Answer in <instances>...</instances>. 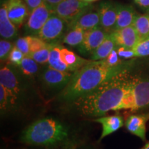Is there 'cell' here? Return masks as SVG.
Listing matches in <instances>:
<instances>
[{"label": "cell", "instance_id": "obj_1", "mask_svg": "<svg viewBox=\"0 0 149 149\" xmlns=\"http://www.w3.org/2000/svg\"><path fill=\"white\" fill-rule=\"evenodd\" d=\"M133 76L124 70L110 78L88 94L69 104L73 111L85 117H102L109 111H118L132 88Z\"/></svg>", "mask_w": 149, "mask_h": 149}, {"label": "cell", "instance_id": "obj_2", "mask_svg": "<svg viewBox=\"0 0 149 149\" xmlns=\"http://www.w3.org/2000/svg\"><path fill=\"white\" fill-rule=\"evenodd\" d=\"M20 141L48 149H72L78 144L77 135L72 128L54 117L35 121L24 130Z\"/></svg>", "mask_w": 149, "mask_h": 149}, {"label": "cell", "instance_id": "obj_3", "mask_svg": "<svg viewBox=\"0 0 149 149\" xmlns=\"http://www.w3.org/2000/svg\"><path fill=\"white\" fill-rule=\"evenodd\" d=\"M128 65L111 66L104 60L93 61L74 72L69 83L59 93V101L70 104L88 94L113 76L128 70Z\"/></svg>", "mask_w": 149, "mask_h": 149}, {"label": "cell", "instance_id": "obj_4", "mask_svg": "<svg viewBox=\"0 0 149 149\" xmlns=\"http://www.w3.org/2000/svg\"><path fill=\"white\" fill-rule=\"evenodd\" d=\"M149 108V78L133 77V85L119 107L135 111Z\"/></svg>", "mask_w": 149, "mask_h": 149}, {"label": "cell", "instance_id": "obj_5", "mask_svg": "<svg viewBox=\"0 0 149 149\" xmlns=\"http://www.w3.org/2000/svg\"><path fill=\"white\" fill-rule=\"evenodd\" d=\"M68 31V24L55 13L52 14L37 36L48 44H55L61 37H64L65 32Z\"/></svg>", "mask_w": 149, "mask_h": 149}, {"label": "cell", "instance_id": "obj_6", "mask_svg": "<svg viewBox=\"0 0 149 149\" xmlns=\"http://www.w3.org/2000/svg\"><path fill=\"white\" fill-rule=\"evenodd\" d=\"M92 8L93 6L91 3L82 0H63L55 7L53 12L69 24Z\"/></svg>", "mask_w": 149, "mask_h": 149}, {"label": "cell", "instance_id": "obj_7", "mask_svg": "<svg viewBox=\"0 0 149 149\" xmlns=\"http://www.w3.org/2000/svg\"><path fill=\"white\" fill-rule=\"evenodd\" d=\"M73 72H63L48 66L40 74L43 85L50 91H62L69 83ZM60 91V92H61Z\"/></svg>", "mask_w": 149, "mask_h": 149}, {"label": "cell", "instance_id": "obj_8", "mask_svg": "<svg viewBox=\"0 0 149 149\" xmlns=\"http://www.w3.org/2000/svg\"><path fill=\"white\" fill-rule=\"evenodd\" d=\"M0 84L3 85L22 100H25L26 88L19 77L17 72L12 66H1L0 70Z\"/></svg>", "mask_w": 149, "mask_h": 149}, {"label": "cell", "instance_id": "obj_9", "mask_svg": "<svg viewBox=\"0 0 149 149\" xmlns=\"http://www.w3.org/2000/svg\"><path fill=\"white\" fill-rule=\"evenodd\" d=\"M109 35V33L100 26L86 31L83 42L78 46V51L84 55H92L94 51L101 45Z\"/></svg>", "mask_w": 149, "mask_h": 149}, {"label": "cell", "instance_id": "obj_10", "mask_svg": "<svg viewBox=\"0 0 149 149\" xmlns=\"http://www.w3.org/2000/svg\"><path fill=\"white\" fill-rule=\"evenodd\" d=\"M54 12L46 4L43 3L32 11L29 16L25 29L28 33L37 36L47 20Z\"/></svg>", "mask_w": 149, "mask_h": 149}, {"label": "cell", "instance_id": "obj_11", "mask_svg": "<svg viewBox=\"0 0 149 149\" xmlns=\"http://www.w3.org/2000/svg\"><path fill=\"white\" fill-rule=\"evenodd\" d=\"M22 102L23 100L0 84V113L1 117L16 113L22 109Z\"/></svg>", "mask_w": 149, "mask_h": 149}, {"label": "cell", "instance_id": "obj_12", "mask_svg": "<svg viewBox=\"0 0 149 149\" xmlns=\"http://www.w3.org/2000/svg\"><path fill=\"white\" fill-rule=\"evenodd\" d=\"M118 4L112 1H104L100 3L97 8L100 17V26L109 34L115 29Z\"/></svg>", "mask_w": 149, "mask_h": 149}, {"label": "cell", "instance_id": "obj_13", "mask_svg": "<svg viewBox=\"0 0 149 149\" xmlns=\"http://www.w3.org/2000/svg\"><path fill=\"white\" fill-rule=\"evenodd\" d=\"M110 34L117 46L133 49L139 42L138 34L133 25L124 29L115 30Z\"/></svg>", "mask_w": 149, "mask_h": 149}, {"label": "cell", "instance_id": "obj_14", "mask_svg": "<svg viewBox=\"0 0 149 149\" xmlns=\"http://www.w3.org/2000/svg\"><path fill=\"white\" fill-rule=\"evenodd\" d=\"M6 4L9 19L17 27L20 28L30 15L27 6L23 0H7Z\"/></svg>", "mask_w": 149, "mask_h": 149}, {"label": "cell", "instance_id": "obj_15", "mask_svg": "<svg viewBox=\"0 0 149 149\" xmlns=\"http://www.w3.org/2000/svg\"><path fill=\"white\" fill-rule=\"evenodd\" d=\"M149 120V113L132 115L126 119L125 126L130 133L146 140V123Z\"/></svg>", "mask_w": 149, "mask_h": 149}, {"label": "cell", "instance_id": "obj_16", "mask_svg": "<svg viewBox=\"0 0 149 149\" xmlns=\"http://www.w3.org/2000/svg\"><path fill=\"white\" fill-rule=\"evenodd\" d=\"M100 26V17L98 10H93V8L86 12L73 22L68 24V30L79 28L88 31Z\"/></svg>", "mask_w": 149, "mask_h": 149}, {"label": "cell", "instance_id": "obj_17", "mask_svg": "<svg viewBox=\"0 0 149 149\" xmlns=\"http://www.w3.org/2000/svg\"><path fill=\"white\" fill-rule=\"evenodd\" d=\"M95 122L100 124L102 126L100 140L116 132L124 126V120L119 113L109 116L100 117L95 119Z\"/></svg>", "mask_w": 149, "mask_h": 149}, {"label": "cell", "instance_id": "obj_18", "mask_svg": "<svg viewBox=\"0 0 149 149\" xmlns=\"http://www.w3.org/2000/svg\"><path fill=\"white\" fill-rule=\"evenodd\" d=\"M137 16L138 14L136 13L133 6L118 4L117 21L114 31L133 26Z\"/></svg>", "mask_w": 149, "mask_h": 149}, {"label": "cell", "instance_id": "obj_19", "mask_svg": "<svg viewBox=\"0 0 149 149\" xmlns=\"http://www.w3.org/2000/svg\"><path fill=\"white\" fill-rule=\"evenodd\" d=\"M17 28L8 17L6 2L2 3L0 8V35L1 39L12 40L15 38L17 35Z\"/></svg>", "mask_w": 149, "mask_h": 149}, {"label": "cell", "instance_id": "obj_20", "mask_svg": "<svg viewBox=\"0 0 149 149\" xmlns=\"http://www.w3.org/2000/svg\"><path fill=\"white\" fill-rule=\"evenodd\" d=\"M60 52L61 59L68 66L71 72L77 71L91 61L80 57L74 52L69 51L68 48L63 47L62 46H61Z\"/></svg>", "mask_w": 149, "mask_h": 149}, {"label": "cell", "instance_id": "obj_21", "mask_svg": "<svg viewBox=\"0 0 149 149\" xmlns=\"http://www.w3.org/2000/svg\"><path fill=\"white\" fill-rule=\"evenodd\" d=\"M117 45L111 35H108L106 40L102 43L101 45L97 48L91 56V60L99 61L104 60L110 55Z\"/></svg>", "mask_w": 149, "mask_h": 149}, {"label": "cell", "instance_id": "obj_22", "mask_svg": "<svg viewBox=\"0 0 149 149\" xmlns=\"http://www.w3.org/2000/svg\"><path fill=\"white\" fill-rule=\"evenodd\" d=\"M61 45L55 44L51 48L48 59V66L53 69L60 70L63 72H70L68 66L65 64L61 57Z\"/></svg>", "mask_w": 149, "mask_h": 149}, {"label": "cell", "instance_id": "obj_23", "mask_svg": "<svg viewBox=\"0 0 149 149\" xmlns=\"http://www.w3.org/2000/svg\"><path fill=\"white\" fill-rule=\"evenodd\" d=\"M133 26L138 34L139 42L149 38V14L138 15Z\"/></svg>", "mask_w": 149, "mask_h": 149}, {"label": "cell", "instance_id": "obj_24", "mask_svg": "<svg viewBox=\"0 0 149 149\" xmlns=\"http://www.w3.org/2000/svg\"><path fill=\"white\" fill-rule=\"evenodd\" d=\"M38 63L29 56H25L21 64L19 66L20 71L24 76L28 77H33L40 71V66Z\"/></svg>", "mask_w": 149, "mask_h": 149}, {"label": "cell", "instance_id": "obj_25", "mask_svg": "<svg viewBox=\"0 0 149 149\" xmlns=\"http://www.w3.org/2000/svg\"><path fill=\"white\" fill-rule=\"evenodd\" d=\"M84 30L75 28L70 30L63 39V42L70 46H78L81 44L84 38Z\"/></svg>", "mask_w": 149, "mask_h": 149}, {"label": "cell", "instance_id": "obj_26", "mask_svg": "<svg viewBox=\"0 0 149 149\" xmlns=\"http://www.w3.org/2000/svg\"><path fill=\"white\" fill-rule=\"evenodd\" d=\"M55 44H49L48 45L40 51L31 53L29 55L31 58L34 59L36 62L40 64H44L48 62L49 59L50 53H51V48Z\"/></svg>", "mask_w": 149, "mask_h": 149}, {"label": "cell", "instance_id": "obj_27", "mask_svg": "<svg viewBox=\"0 0 149 149\" xmlns=\"http://www.w3.org/2000/svg\"><path fill=\"white\" fill-rule=\"evenodd\" d=\"M135 57H146L149 55V38L141 40L133 48Z\"/></svg>", "mask_w": 149, "mask_h": 149}, {"label": "cell", "instance_id": "obj_28", "mask_svg": "<svg viewBox=\"0 0 149 149\" xmlns=\"http://www.w3.org/2000/svg\"><path fill=\"white\" fill-rule=\"evenodd\" d=\"M15 46L20 50L26 56H29L31 53L30 46H31V35L20 37L16 41Z\"/></svg>", "mask_w": 149, "mask_h": 149}, {"label": "cell", "instance_id": "obj_29", "mask_svg": "<svg viewBox=\"0 0 149 149\" xmlns=\"http://www.w3.org/2000/svg\"><path fill=\"white\" fill-rule=\"evenodd\" d=\"M13 45L10 42L4 39H1L0 41V59L1 61H5L8 59L11 51H12Z\"/></svg>", "mask_w": 149, "mask_h": 149}, {"label": "cell", "instance_id": "obj_30", "mask_svg": "<svg viewBox=\"0 0 149 149\" xmlns=\"http://www.w3.org/2000/svg\"><path fill=\"white\" fill-rule=\"evenodd\" d=\"M25 55L22 53V52L19 50L14 45L12 51H11L10 55L8 57L9 62L11 64L14 65V66H19L21 64L22 60L25 57Z\"/></svg>", "mask_w": 149, "mask_h": 149}, {"label": "cell", "instance_id": "obj_31", "mask_svg": "<svg viewBox=\"0 0 149 149\" xmlns=\"http://www.w3.org/2000/svg\"><path fill=\"white\" fill-rule=\"evenodd\" d=\"M48 44L47 42L44 41L40 37L36 35H31V46H30V51L31 53L42 50L46 47ZM30 53V54H31Z\"/></svg>", "mask_w": 149, "mask_h": 149}, {"label": "cell", "instance_id": "obj_32", "mask_svg": "<svg viewBox=\"0 0 149 149\" xmlns=\"http://www.w3.org/2000/svg\"><path fill=\"white\" fill-rule=\"evenodd\" d=\"M104 60L111 66H117L122 64L120 56L117 53V46L112 51L110 55Z\"/></svg>", "mask_w": 149, "mask_h": 149}, {"label": "cell", "instance_id": "obj_33", "mask_svg": "<svg viewBox=\"0 0 149 149\" xmlns=\"http://www.w3.org/2000/svg\"><path fill=\"white\" fill-rule=\"evenodd\" d=\"M117 53H118V55L120 56V58L128 59L135 57V53H134L133 49H129V48L117 46Z\"/></svg>", "mask_w": 149, "mask_h": 149}, {"label": "cell", "instance_id": "obj_34", "mask_svg": "<svg viewBox=\"0 0 149 149\" xmlns=\"http://www.w3.org/2000/svg\"><path fill=\"white\" fill-rule=\"evenodd\" d=\"M26 5L27 6L30 14L31 13L37 8V7L40 6L44 3V0H23Z\"/></svg>", "mask_w": 149, "mask_h": 149}, {"label": "cell", "instance_id": "obj_35", "mask_svg": "<svg viewBox=\"0 0 149 149\" xmlns=\"http://www.w3.org/2000/svg\"><path fill=\"white\" fill-rule=\"evenodd\" d=\"M44 3L49 7L50 8L54 10V9L59 3L63 0H44Z\"/></svg>", "mask_w": 149, "mask_h": 149}, {"label": "cell", "instance_id": "obj_36", "mask_svg": "<svg viewBox=\"0 0 149 149\" xmlns=\"http://www.w3.org/2000/svg\"><path fill=\"white\" fill-rule=\"evenodd\" d=\"M135 1L142 8H149V0H135Z\"/></svg>", "mask_w": 149, "mask_h": 149}, {"label": "cell", "instance_id": "obj_37", "mask_svg": "<svg viewBox=\"0 0 149 149\" xmlns=\"http://www.w3.org/2000/svg\"><path fill=\"white\" fill-rule=\"evenodd\" d=\"M82 1H85V2H86V3H93V2H95V1H98V0H82Z\"/></svg>", "mask_w": 149, "mask_h": 149}, {"label": "cell", "instance_id": "obj_38", "mask_svg": "<svg viewBox=\"0 0 149 149\" xmlns=\"http://www.w3.org/2000/svg\"><path fill=\"white\" fill-rule=\"evenodd\" d=\"M141 149H149V141L147 144L145 145V146L143 147V148H141Z\"/></svg>", "mask_w": 149, "mask_h": 149}]
</instances>
